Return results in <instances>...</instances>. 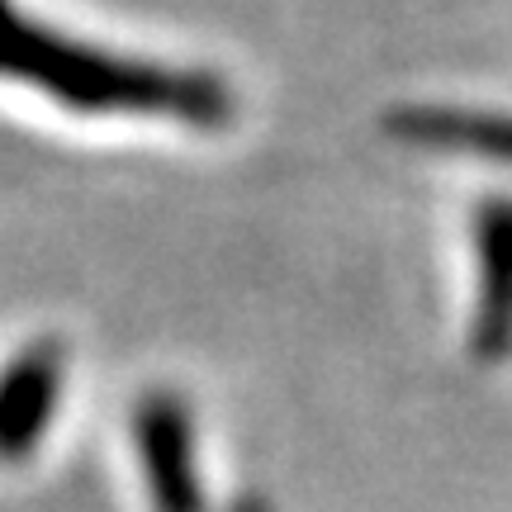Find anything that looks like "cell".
<instances>
[{
    "label": "cell",
    "mask_w": 512,
    "mask_h": 512,
    "mask_svg": "<svg viewBox=\"0 0 512 512\" xmlns=\"http://www.w3.org/2000/svg\"><path fill=\"white\" fill-rule=\"evenodd\" d=\"M479 242V304L475 342L494 356L512 342V200H489L475 223Z\"/></svg>",
    "instance_id": "4"
},
{
    "label": "cell",
    "mask_w": 512,
    "mask_h": 512,
    "mask_svg": "<svg viewBox=\"0 0 512 512\" xmlns=\"http://www.w3.org/2000/svg\"><path fill=\"white\" fill-rule=\"evenodd\" d=\"M389 138L432 152H475L512 162V119L489 110H460V105H403L384 119Z\"/></svg>",
    "instance_id": "3"
},
{
    "label": "cell",
    "mask_w": 512,
    "mask_h": 512,
    "mask_svg": "<svg viewBox=\"0 0 512 512\" xmlns=\"http://www.w3.org/2000/svg\"><path fill=\"white\" fill-rule=\"evenodd\" d=\"M62 394V347L38 342L0 375V460H24L38 446Z\"/></svg>",
    "instance_id": "2"
},
{
    "label": "cell",
    "mask_w": 512,
    "mask_h": 512,
    "mask_svg": "<svg viewBox=\"0 0 512 512\" xmlns=\"http://www.w3.org/2000/svg\"><path fill=\"white\" fill-rule=\"evenodd\" d=\"M0 76L86 114H143L195 128H219L233 119V95L219 76L100 53L29 24L5 0H0Z\"/></svg>",
    "instance_id": "1"
},
{
    "label": "cell",
    "mask_w": 512,
    "mask_h": 512,
    "mask_svg": "<svg viewBox=\"0 0 512 512\" xmlns=\"http://www.w3.org/2000/svg\"><path fill=\"white\" fill-rule=\"evenodd\" d=\"M143 460L152 475V494L162 512H195V479H190V427L171 399H152L138 413Z\"/></svg>",
    "instance_id": "5"
}]
</instances>
